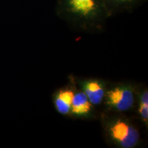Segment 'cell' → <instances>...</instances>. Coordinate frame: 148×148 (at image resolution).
<instances>
[{
    "instance_id": "5b68a950",
    "label": "cell",
    "mask_w": 148,
    "mask_h": 148,
    "mask_svg": "<svg viewBox=\"0 0 148 148\" xmlns=\"http://www.w3.org/2000/svg\"><path fill=\"white\" fill-rule=\"evenodd\" d=\"M74 94L73 90L69 89L60 90L57 94L55 99V106L60 114H66L70 112Z\"/></svg>"
},
{
    "instance_id": "7a4b0ae2",
    "label": "cell",
    "mask_w": 148,
    "mask_h": 148,
    "mask_svg": "<svg viewBox=\"0 0 148 148\" xmlns=\"http://www.w3.org/2000/svg\"><path fill=\"white\" fill-rule=\"evenodd\" d=\"M114 141L123 148L134 147L139 140V134L134 127L123 120L114 121L109 128Z\"/></svg>"
},
{
    "instance_id": "3957f363",
    "label": "cell",
    "mask_w": 148,
    "mask_h": 148,
    "mask_svg": "<svg viewBox=\"0 0 148 148\" xmlns=\"http://www.w3.org/2000/svg\"><path fill=\"white\" fill-rule=\"evenodd\" d=\"M106 99L109 106L121 112L130 109L134 101L132 90L124 86H117L109 90Z\"/></svg>"
},
{
    "instance_id": "52a82bcc",
    "label": "cell",
    "mask_w": 148,
    "mask_h": 148,
    "mask_svg": "<svg viewBox=\"0 0 148 148\" xmlns=\"http://www.w3.org/2000/svg\"><path fill=\"white\" fill-rule=\"evenodd\" d=\"M143 1L144 0H104L110 13L114 10L130 8Z\"/></svg>"
},
{
    "instance_id": "277c9868",
    "label": "cell",
    "mask_w": 148,
    "mask_h": 148,
    "mask_svg": "<svg viewBox=\"0 0 148 148\" xmlns=\"http://www.w3.org/2000/svg\"><path fill=\"white\" fill-rule=\"evenodd\" d=\"M84 89L90 103L97 105L101 102L104 97V89L100 82L97 80L88 81L84 84Z\"/></svg>"
},
{
    "instance_id": "6da1fadb",
    "label": "cell",
    "mask_w": 148,
    "mask_h": 148,
    "mask_svg": "<svg viewBox=\"0 0 148 148\" xmlns=\"http://www.w3.org/2000/svg\"><path fill=\"white\" fill-rule=\"evenodd\" d=\"M58 11L84 28L99 26L110 14L104 0H58Z\"/></svg>"
},
{
    "instance_id": "8992f818",
    "label": "cell",
    "mask_w": 148,
    "mask_h": 148,
    "mask_svg": "<svg viewBox=\"0 0 148 148\" xmlns=\"http://www.w3.org/2000/svg\"><path fill=\"white\" fill-rule=\"evenodd\" d=\"M91 107V103L84 92H79L74 94L71 108L73 114L77 115H84L90 112Z\"/></svg>"
},
{
    "instance_id": "ba28073f",
    "label": "cell",
    "mask_w": 148,
    "mask_h": 148,
    "mask_svg": "<svg viewBox=\"0 0 148 148\" xmlns=\"http://www.w3.org/2000/svg\"><path fill=\"white\" fill-rule=\"evenodd\" d=\"M140 106L138 112L140 114L142 119L144 122L147 123L148 120V92L144 91L140 96Z\"/></svg>"
}]
</instances>
